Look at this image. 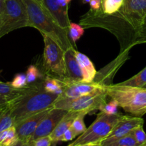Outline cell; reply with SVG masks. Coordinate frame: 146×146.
Instances as JSON below:
<instances>
[{
  "label": "cell",
  "instance_id": "f1b7e54d",
  "mask_svg": "<svg viewBox=\"0 0 146 146\" xmlns=\"http://www.w3.org/2000/svg\"><path fill=\"white\" fill-rule=\"evenodd\" d=\"M29 143H30L31 146H51L52 141L50 136H44L29 142Z\"/></svg>",
  "mask_w": 146,
  "mask_h": 146
},
{
  "label": "cell",
  "instance_id": "52a82bcc",
  "mask_svg": "<svg viewBox=\"0 0 146 146\" xmlns=\"http://www.w3.org/2000/svg\"><path fill=\"white\" fill-rule=\"evenodd\" d=\"M44 52L43 68L47 76L57 78L62 81H67L64 61V51L52 38L43 35Z\"/></svg>",
  "mask_w": 146,
  "mask_h": 146
},
{
  "label": "cell",
  "instance_id": "7a4b0ae2",
  "mask_svg": "<svg viewBox=\"0 0 146 146\" xmlns=\"http://www.w3.org/2000/svg\"><path fill=\"white\" fill-rule=\"evenodd\" d=\"M59 95L46 91L43 80L28 85L27 91L9 104L14 125L42 111L53 108Z\"/></svg>",
  "mask_w": 146,
  "mask_h": 146
},
{
  "label": "cell",
  "instance_id": "7402d4cb",
  "mask_svg": "<svg viewBox=\"0 0 146 146\" xmlns=\"http://www.w3.org/2000/svg\"><path fill=\"white\" fill-rule=\"evenodd\" d=\"M68 33L71 41H72L73 44H75L76 41H78L84 34V28L80 24L70 23V25L68 28Z\"/></svg>",
  "mask_w": 146,
  "mask_h": 146
},
{
  "label": "cell",
  "instance_id": "277c9868",
  "mask_svg": "<svg viewBox=\"0 0 146 146\" xmlns=\"http://www.w3.org/2000/svg\"><path fill=\"white\" fill-rule=\"evenodd\" d=\"M107 97L133 116L142 117L146 113V88L120 84L104 85Z\"/></svg>",
  "mask_w": 146,
  "mask_h": 146
},
{
  "label": "cell",
  "instance_id": "5bb4252c",
  "mask_svg": "<svg viewBox=\"0 0 146 146\" xmlns=\"http://www.w3.org/2000/svg\"><path fill=\"white\" fill-rule=\"evenodd\" d=\"M75 56L82 75V82L87 84L93 82L97 74L94 64L87 56L79 51H75Z\"/></svg>",
  "mask_w": 146,
  "mask_h": 146
},
{
  "label": "cell",
  "instance_id": "ac0fdd59",
  "mask_svg": "<svg viewBox=\"0 0 146 146\" xmlns=\"http://www.w3.org/2000/svg\"><path fill=\"white\" fill-rule=\"evenodd\" d=\"M18 140L14 125L0 133V144L4 146H11Z\"/></svg>",
  "mask_w": 146,
  "mask_h": 146
},
{
  "label": "cell",
  "instance_id": "cb8c5ba5",
  "mask_svg": "<svg viewBox=\"0 0 146 146\" xmlns=\"http://www.w3.org/2000/svg\"><path fill=\"white\" fill-rule=\"evenodd\" d=\"M85 115L86 114L84 113H80L76 117L75 119L74 120V121H73L72 124L71 125L72 128L74 131V133H75L77 137L81 135V134H82L85 131V130L87 129L84 122V118L85 116Z\"/></svg>",
  "mask_w": 146,
  "mask_h": 146
},
{
  "label": "cell",
  "instance_id": "ab89813d",
  "mask_svg": "<svg viewBox=\"0 0 146 146\" xmlns=\"http://www.w3.org/2000/svg\"><path fill=\"white\" fill-rule=\"evenodd\" d=\"M0 146H4V145H2V144H0Z\"/></svg>",
  "mask_w": 146,
  "mask_h": 146
},
{
  "label": "cell",
  "instance_id": "4316f807",
  "mask_svg": "<svg viewBox=\"0 0 146 146\" xmlns=\"http://www.w3.org/2000/svg\"><path fill=\"white\" fill-rule=\"evenodd\" d=\"M9 83L11 86L15 88H23L28 86L27 81V76L24 74H16L12 81Z\"/></svg>",
  "mask_w": 146,
  "mask_h": 146
},
{
  "label": "cell",
  "instance_id": "3957f363",
  "mask_svg": "<svg viewBox=\"0 0 146 146\" xmlns=\"http://www.w3.org/2000/svg\"><path fill=\"white\" fill-rule=\"evenodd\" d=\"M27 8L29 27L35 28L57 43L64 51L74 48L69 36L68 30L62 28L43 5L36 0H23Z\"/></svg>",
  "mask_w": 146,
  "mask_h": 146
},
{
  "label": "cell",
  "instance_id": "b9f144b4",
  "mask_svg": "<svg viewBox=\"0 0 146 146\" xmlns=\"http://www.w3.org/2000/svg\"><path fill=\"white\" fill-rule=\"evenodd\" d=\"M1 70H0V73H1Z\"/></svg>",
  "mask_w": 146,
  "mask_h": 146
},
{
  "label": "cell",
  "instance_id": "d6986e66",
  "mask_svg": "<svg viewBox=\"0 0 146 146\" xmlns=\"http://www.w3.org/2000/svg\"><path fill=\"white\" fill-rule=\"evenodd\" d=\"M119 84L124 86H130L135 87H143L146 85V67L141 71L131 77L129 79L120 83Z\"/></svg>",
  "mask_w": 146,
  "mask_h": 146
},
{
  "label": "cell",
  "instance_id": "7c38bea8",
  "mask_svg": "<svg viewBox=\"0 0 146 146\" xmlns=\"http://www.w3.org/2000/svg\"><path fill=\"white\" fill-rule=\"evenodd\" d=\"M42 4L62 28L68 30L71 23L68 17V7L61 6L57 0H42Z\"/></svg>",
  "mask_w": 146,
  "mask_h": 146
},
{
  "label": "cell",
  "instance_id": "44dd1931",
  "mask_svg": "<svg viewBox=\"0 0 146 146\" xmlns=\"http://www.w3.org/2000/svg\"><path fill=\"white\" fill-rule=\"evenodd\" d=\"M102 146H138L131 133L109 143H100Z\"/></svg>",
  "mask_w": 146,
  "mask_h": 146
},
{
  "label": "cell",
  "instance_id": "1f68e13d",
  "mask_svg": "<svg viewBox=\"0 0 146 146\" xmlns=\"http://www.w3.org/2000/svg\"><path fill=\"white\" fill-rule=\"evenodd\" d=\"M59 4L64 7H68V4L72 0H57Z\"/></svg>",
  "mask_w": 146,
  "mask_h": 146
},
{
  "label": "cell",
  "instance_id": "ba28073f",
  "mask_svg": "<svg viewBox=\"0 0 146 146\" xmlns=\"http://www.w3.org/2000/svg\"><path fill=\"white\" fill-rule=\"evenodd\" d=\"M29 27L28 14L23 0H4L0 21V38L11 31Z\"/></svg>",
  "mask_w": 146,
  "mask_h": 146
},
{
  "label": "cell",
  "instance_id": "4dcf8cb0",
  "mask_svg": "<svg viewBox=\"0 0 146 146\" xmlns=\"http://www.w3.org/2000/svg\"><path fill=\"white\" fill-rule=\"evenodd\" d=\"M90 9L92 10H99L101 9L102 5V0H90Z\"/></svg>",
  "mask_w": 146,
  "mask_h": 146
},
{
  "label": "cell",
  "instance_id": "e575fe53",
  "mask_svg": "<svg viewBox=\"0 0 146 146\" xmlns=\"http://www.w3.org/2000/svg\"><path fill=\"white\" fill-rule=\"evenodd\" d=\"M4 0H0V21H1V14H2L3 8H4Z\"/></svg>",
  "mask_w": 146,
  "mask_h": 146
},
{
  "label": "cell",
  "instance_id": "9c48e42d",
  "mask_svg": "<svg viewBox=\"0 0 146 146\" xmlns=\"http://www.w3.org/2000/svg\"><path fill=\"white\" fill-rule=\"evenodd\" d=\"M67 112L68 111L66 110L61 108H52L41 120L29 142H31L41 137L49 136Z\"/></svg>",
  "mask_w": 146,
  "mask_h": 146
},
{
  "label": "cell",
  "instance_id": "74e56055",
  "mask_svg": "<svg viewBox=\"0 0 146 146\" xmlns=\"http://www.w3.org/2000/svg\"><path fill=\"white\" fill-rule=\"evenodd\" d=\"M24 146H31V145H30V143H27Z\"/></svg>",
  "mask_w": 146,
  "mask_h": 146
},
{
  "label": "cell",
  "instance_id": "603a6c76",
  "mask_svg": "<svg viewBox=\"0 0 146 146\" xmlns=\"http://www.w3.org/2000/svg\"><path fill=\"white\" fill-rule=\"evenodd\" d=\"M27 81L28 85L34 84L38 79L42 80V74L40 71L39 68L35 65H30L27 70Z\"/></svg>",
  "mask_w": 146,
  "mask_h": 146
},
{
  "label": "cell",
  "instance_id": "d590c367",
  "mask_svg": "<svg viewBox=\"0 0 146 146\" xmlns=\"http://www.w3.org/2000/svg\"><path fill=\"white\" fill-rule=\"evenodd\" d=\"M90 0H83V3L86 4V3H90Z\"/></svg>",
  "mask_w": 146,
  "mask_h": 146
},
{
  "label": "cell",
  "instance_id": "8992f818",
  "mask_svg": "<svg viewBox=\"0 0 146 146\" xmlns=\"http://www.w3.org/2000/svg\"><path fill=\"white\" fill-rule=\"evenodd\" d=\"M123 116V114L120 113L115 115H108L100 111V113L97 115L95 121L90 126L67 146H77L81 144L100 143L107 138L115 125Z\"/></svg>",
  "mask_w": 146,
  "mask_h": 146
},
{
  "label": "cell",
  "instance_id": "484cf974",
  "mask_svg": "<svg viewBox=\"0 0 146 146\" xmlns=\"http://www.w3.org/2000/svg\"><path fill=\"white\" fill-rule=\"evenodd\" d=\"M146 43V17L143 19L140 28L137 32L135 40L134 45H138L141 44Z\"/></svg>",
  "mask_w": 146,
  "mask_h": 146
},
{
  "label": "cell",
  "instance_id": "f35d334b",
  "mask_svg": "<svg viewBox=\"0 0 146 146\" xmlns=\"http://www.w3.org/2000/svg\"><path fill=\"white\" fill-rule=\"evenodd\" d=\"M140 146H146V143H145L143 144V145H140Z\"/></svg>",
  "mask_w": 146,
  "mask_h": 146
},
{
  "label": "cell",
  "instance_id": "e0dca14e",
  "mask_svg": "<svg viewBox=\"0 0 146 146\" xmlns=\"http://www.w3.org/2000/svg\"><path fill=\"white\" fill-rule=\"evenodd\" d=\"M43 87L47 92L60 96L63 93L64 81L47 76L46 78L43 79Z\"/></svg>",
  "mask_w": 146,
  "mask_h": 146
},
{
  "label": "cell",
  "instance_id": "8fae6325",
  "mask_svg": "<svg viewBox=\"0 0 146 146\" xmlns=\"http://www.w3.org/2000/svg\"><path fill=\"white\" fill-rule=\"evenodd\" d=\"M50 109L51 108L34 114L15 124L14 127L19 139L24 141L25 143H28L37 129L41 120L45 116Z\"/></svg>",
  "mask_w": 146,
  "mask_h": 146
},
{
  "label": "cell",
  "instance_id": "ffe728a7",
  "mask_svg": "<svg viewBox=\"0 0 146 146\" xmlns=\"http://www.w3.org/2000/svg\"><path fill=\"white\" fill-rule=\"evenodd\" d=\"M124 0H102L101 9L104 14L116 13L123 6Z\"/></svg>",
  "mask_w": 146,
  "mask_h": 146
},
{
  "label": "cell",
  "instance_id": "d4e9b609",
  "mask_svg": "<svg viewBox=\"0 0 146 146\" xmlns=\"http://www.w3.org/2000/svg\"><path fill=\"white\" fill-rule=\"evenodd\" d=\"M130 133L135 140L138 146L142 145L146 143V133L143 130V125L135 128Z\"/></svg>",
  "mask_w": 146,
  "mask_h": 146
},
{
  "label": "cell",
  "instance_id": "60d3db41",
  "mask_svg": "<svg viewBox=\"0 0 146 146\" xmlns=\"http://www.w3.org/2000/svg\"><path fill=\"white\" fill-rule=\"evenodd\" d=\"M143 87H144V88H146V85L145 86H143Z\"/></svg>",
  "mask_w": 146,
  "mask_h": 146
},
{
  "label": "cell",
  "instance_id": "8d00e7d4",
  "mask_svg": "<svg viewBox=\"0 0 146 146\" xmlns=\"http://www.w3.org/2000/svg\"><path fill=\"white\" fill-rule=\"evenodd\" d=\"M37 1H38L39 3H40V4H42V0H36Z\"/></svg>",
  "mask_w": 146,
  "mask_h": 146
},
{
  "label": "cell",
  "instance_id": "4fadbf2b",
  "mask_svg": "<svg viewBox=\"0 0 146 146\" xmlns=\"http://www.w3.org/2000/svg\"><path fill=\"white\" fill-rule=\"evenodd\" d=\"M75 48H70L64 51V61L67 81L70 82H82V75L75 56Z\"/></svg>",
  "mask_w": 146,
  "mask_h": 146
},
{
  "label": "cell",
  "instance_id": "836d02e7",
  "mask_svg": "<svg viewBox=\"0 0 146 146\" xmlns=\"http://www.w3.org/2000/svg\"><path fill=\"white\" fill-rule=\"evenodd\" d=\"M77 146H102L100 143H85V144H81V145H78Z\"/></svg>",
  "mask_w": 146,
  "mask_h": 146
},
{
  "label": "cell",
  "instance_id": "2e32d148",
  "mask_svg": "<svg viewBox=\"0 0 146 146\" xmlns=\"http://www.w3.org/2000/svg\"><path fill=\"white\" fill-rule=\"evenodd\" d=\"M80 113L76 111H68L66 113V115L63 117L62 119L54 128L52 133L49 135L52 141V143L60 142V138L62 136L64 133L71 127L74 120Z\"/></svg>",
  "mask_w": 146,
  "mask_h": 146
},
{
  "label": "cell",
  "instance_id": "30bf717a",
  "mask_svg": "<svg viewBox=\"0 0 146 146\" xmlns=\"http://www.w3.org/2000/svg\"><path fill=\"white\" fill-rule=\"evenodd\" d=\"M144 121L141 117L123 115L107 138L100 143H109L130 134L135 128L143 125Z\"/></svg>",
  "mask_w": 146,
  "mask_h": 146
},
{
  "label": "cell",
  "instance_id": "f546056e",
  "mask_svg": "<svg viewBox=\"0 0 146 146\" xmlns=\"http://www.w3.org/2000/svg\"><path fill=\"white\" fill-rule=\"evenodd\" d=\"M76 137H77V135L75 134L74 131H73L72 127H70V128H68V129L64 133L62 136L61 138H60V141H62V142H67V141H72V140L74 139Z\"/></svg>",
  "mask_w": 146,
  "mask_h": 146
},
{
  "label": "cell",
  "instance_id": "6da1fadb",
  "mask_svg": "<svg viewBox=\"0 0 146 146\" xmlns=\"http://www.w3.org/2000/svg\"><path fill=\"white\" fill-rule=\"evenodd\" d=\"M145 17L146 0H124L121 8L114 14H104L101 9H90L80 17L79 24L84 29L100 28L108 31L118 41L119 55L128 56Z\"/></svg>",
  "mask_w": 146,
  "mask_h": 146
},
{
  "label": "cell",
  "instance_id": "5b68a950",
  "mask_svg": "<svg viewBox=\"0 0 146 146\" xmlns=\"http://www.w3.org/2000/svg\"><path fill=\"white\" fill-rule=\"evenodd\" d=\"M104 86L90 94L74 99L67 98L61 94L56 100L53 107L67 111L84 113L86 115L100 110L107 103V96Z\"/></svg>",
  "mask_w": 146,
  "mask_h": 146
},
{
  "label": "cell",
  "instance_id": "d6a6232c",
  "mask_svg": "<svg viewBox=\"0 0 146 146\" xmlns=\"http://www.w3.org/2000/svg\"><path fill=\"white\" fill-rule=\"evenodd\" d=\"M26 143H25L24 141H21V140L19 139L17 142L14 143L13 144V145H11V146H24Z\"/></svg>",
  "mask_w": 146,
  "mask_h": 146
},
{
  "label": "cell",
  "instance_id": "83f0119b",
  "mask_svg": "<svg viewBox=\"0 0 146 146\" xmlns=\"http://www.w3.org/2000/svg\"><path fill=\"white\" fill-rule=\"evenodd\" d=\"M117 108H118V104H117V102L111 99L110 102L106 103L102 107H101L100 111L108 115H115L118 113Z\"/></svg>",
  "mask_w": 146,
  "mask_h": 146
},
{
  "label": "cell",
  "instance_id": "9a60e30c",
  "mask_svg": "<svg viewBox=\"0 0 146 146\" xmlns=\"http://www.w3.org/2000/svg\"><path fill=\"white\" fill-rule=\"evenodd\" d=\"M28 86L23 88H15L9 83L0 81V108L7 106L11 101L15 100L27 91Z\"/></svg>",
  "mask_w": 146,
  "mask_h": 146
}]
</instances>
